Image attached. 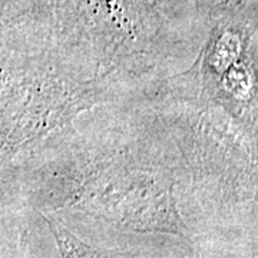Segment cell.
I'll list each match as a JSON object with an SVG mask.
<instances>
[{"instance_id":"1","label":"cell","mask_w":258,"mask_h":258,"mask_svg":"<svg viewBox=\"0 0 258 258\" xmlns=\"http://www.w3.org/2000/svg\"><path fill=\"white\" fill-rule=\"evenodd\" d=\"M81 197L95 215L128 230L182 234L172 188L158 175L105 174L91 178Z\"/></svg>"},{"instance_id":"2","label":"cell","mask_w":258,"mask_h":258,"mask_svg":"<svg viewBox=\"0 0 258 258\" xmlns=\"http://www.w3.org/2000/svg\"><path fill=\"white\" fill-rule=\"evenodd\" d=\"M45 220L49 224V228L57 242L62 258H126V255L123 254L91 247L82 240H79L78 237H75L60 222L53 221L50 218H45Z\"/></svg>"}]
</instances>
